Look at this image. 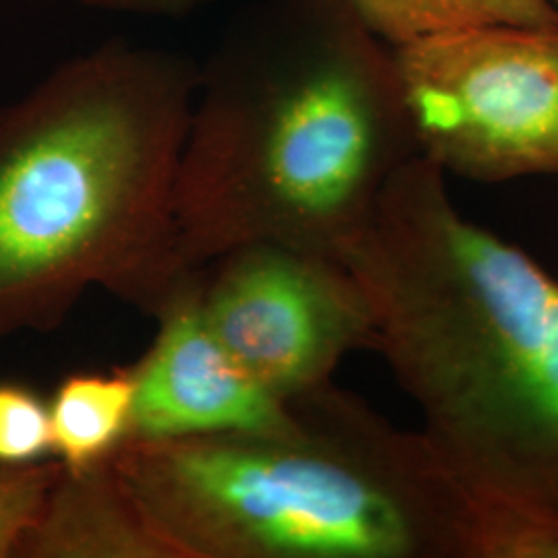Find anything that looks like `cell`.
Wrapping results in <instances>:
<instances>
[{
    "label": "cell",
    "mask_w": 558,
    "mask_h": 558,
    "mask_svg": "<svg viewBox=\"0 0 558 558\" xmlns=\"http://www.w3.org/2000/svg\"><path fill=\"white\" fill-rule=\"evenodd\" d=\"M418 141L354 0H255L199 64L174 186L186 269L274 242L339 259Z\"/></svg>",
    "instance_id": "obj_1"
},
{
    "label": "cell",
    "mask_w": 558,
    "mask_h": 558,
    "mask_svg": "<svg viewBox=\"0 0 558 558\" xmlns=\"http://www.w3.org/2000/svg\"><path fill=\"white\" fill-rule=\"evenodd\" d=\"M263 433L126 439L120 474L182 558H532L530 507L474 488L422 430L323 385Z\"/></svg>",
    "instance_id": "obj_2"
},
{
    "label": "cell",
    "mask_w": 558,
    "mask_h": 558,
    "mask_svg": "<svg viewBox=\"0 0 558 558\" xmlns=\"http://www.w3.org/2000/svg\"><path fill=\"white\" fill-rule=\"evenodd\" d=\"M339 260L440 456L482 493L558 519V279L465 218L422 156Z\"/></svg>",
    "instance_id": "obj_3"
},
{
    "label": "cell",
    "mask_w": 558,
    "mask_h": 558,
    "mask_svg": "<svg viewBox=\"0 0 558 558\" xmlns=\"http://www.w3.org/2000/svg\"><path fill=\"white\" fill-rule=\"evenodd\" d=\"M197 77L110 40L0 104V341L59 329L92 288L156 319L197 279L174 220Z\"/></svg>",
    "instance_id": "obj_4"
},
{
    "label": "cell",
    "mask_w": 558,
    "mask_h": 558,
    "mask_svg": "<svg viewBox=\"0 0 558 558\" xmlns=\"http://www.w3.org/2000/svg\"><path fill=\"white\" fill-rule=\"evenodd\" d=\"M422 158L459 179L558 177V25H478L396 46Z\"/></svg>",
    "instance_id": "obj_5"
},
{
    "label": "cell",
    "mask_w": 558,
    "mask_h": 558,
    "mask_svg": "<svg viewBox=\"0 0 558 558\" xmlns=\"http://www.w3.org/2000/svg\"><path fill=\"white\" fill-rule=\"evenodd\" d=\"M197 300L223 350L281 401L333 383L350 354L377 348L359 281L319 253L242 244L203 265Z\"/></svg>",
    "instance_id": "obj_6"
},
{
    "label": "cell",
    "mask_w": 558,
    "mask_h": 558,
    "mask_svg": "<svg viewBox=\"0 0 558 558\" xmlns=\"http://www.w3.org/2000/svg\"><path fill=\"white\" fill-rule=\"evenodd\" d=\"M197 290L199 276L156 317V338L131 366L135 399L129 439L263 433L292 420L290 401L251 379L211 333Z\"/></svg>",
    "instance_id": "obj_7"
},
{
    "label": "cell",
    "mask_w": 558,
    "mask_h": 558,
    "mask_svg": "<svg viewBox=\"0 0 558 558\" xmlns=\"http://www.w3.org/2000/svg\"><path fill=\"white\" fill-rule=\"evenodd\" d=\"M17 558H182L117 468L114 456L60 472Z\"/></svg>",
    "instance_id": "obj_8"
},
{
    "label": "cell",
    "mask_w": 558,
    "mask_h": 558,
    "mask_svg": "<svg viewBox=\"0 0 558 558\" xmlns=\"http://www.w3.org/2000/svg\"><path fill=\"white\" fill-rule=\"evenodd\" d=\"M133 368L77 371L48 399L52 453L69 470L112 458L131 433Z\"/></svg>",
    "instance_id": "obj_9"
},
{
    "label": "cell",
    "mask_w": 558,
    "mask_h": 558,
    "mask_svg": "<svg viewBox=\"0 0 558 558\" xmlns=\"http://www.w3.org/2000/svg\"><path fill=\"white\" fill-rule=\"evenodd\" d=\"M362 20L389 46L478 25L555 27L548 0H354Z\"/></svg>",
    "instance_id": "obj_10"
},
{
    "label": "cell",
    "mask_w": 558,
    "mask_h": 558,
    "mask_svg": "<svg viewBox=\"0 0 558 558\" xmlns=\"http://www.w3.org/2000/svg\"><path fill=\"white\" fill-rule=\"evenodd\" d=\"M59 472V459L0 463V558H17Z\"/></svg>",
    "instance_id": "obj_11"
},
{
    "label": "cell",
    "mask_w": 558,
    "mask_h": 558,
    "mask_svg": "<svg viewBox=\"0 0 558 558\" xmlns=\"http://www.w3.org/2000/svg\"><path fill=\"white\" fill-rule=\"evenodd\" d=\"M50 453L48 401L23 383L0 380V463H36Z\"/></svg>",
    "instance_id": "obj_12"
},
{
    "label": "cell",
    "mask_w": 558,
    "mask_h": 558,
    "mask_svg": "<svg viewBox=\"0 0 558 558\" xmlns=\"http://www.w3.org/2000/svg\"><path fill=\"white\" fill-rule=\"evenodd\" d=\"M83 7L151 20H184L221 0H77Z\"/></svg>",
    "instance_id": "obj_13"
},
{
    "label": "cell",
    "mask_w": 558,
    "mask_h": 558,
    "mask_svg": "<svg viewBox=\"0 0 558 558\" xmlns=\"http://www.w3.org/2000/svg\"><path fill=\"white\" fill-rule=\"evenodd\" d=\"M548 2H550V4H553V7L558 11V0H548Z\"/></svg>",
    "instance_id": "obj_14"
}]
</instances>
